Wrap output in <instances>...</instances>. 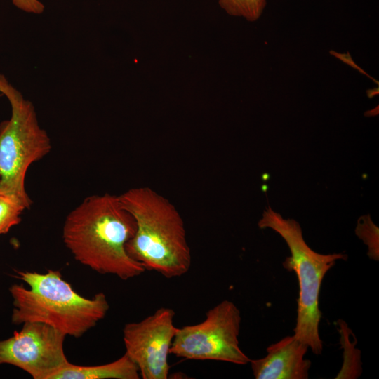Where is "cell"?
<instances>
[{
  "label": "cell",
  "mask_w": 379,
  "mask_h": 379,
  "mask_svg": "<svg viewBox=\"0 0 379 379\" xmlns=\"http://www.w3.org/2000/svg\"><path fill=\"white\" fill-rule=\"evenodd\" d=\"M119 198L136 222L135 234L126 245L128 255L145 270L166 278L186 274L192 255L184 221L175 206L148 187L129 189Z\"/></svg>",
  "instance_id": "2"
},
{
  "label": "cell",
  "mask_w": 379,
  "mask_h": 379,
  "mask_svg": "<svg viewBox=\"0 0 379 379\" xmlns=\"http://www.w3.org/2000/svg\"><path fill=\"white\" fill-rule=\"evenodd\" d=\"M258 225L277 232L288 246L291 255L286 258L283 266L295 272L299 283L294 335L314 354H321L323 341L319 330L321 319L319 303L321 283L336 261L346 260L347 255L340 253L321 254L313 251L306 244L300 224L293 219H284L270 207L264 211Z\"/></svg>",
  "instance_id": "4"
},
{
  "label": "cell",
  "mask_w": 379,
  "mask_h": 379,
  "mask_svg": "<svg viewBox=\"0 0 379 379\" xmlns=\"http://www.w3.org/2000/svg\"><path fill=\"white\" fill-rule=\"evenodd\" d=\"M140 378L135 363L125 353L118 359L102 365L79 366L69 363L51 379H138Z\"/></svg>",
  "instance_id": "10"
},
{
  "label": "cell",
  "mask_w": 379,
  "mask_h": 379,
  "mask_svg": "<svg viewBox=\"0 0 379 379\" xmlns=\"http://www.w3.org/2000/svg\"><path fill=\"white\" fill-rule=\"evenodd\" d=\"M19 279L29 287L13 284L11 320L13 324L40 322L66 336L81 337L107 314L109 305L104 293L91 298L77 293L58 270L41 274L18 271Z\"/></svg>",
  "instance_id": "3"
},
{
  "label": "cell",
  "mask_w": 379,
  "mask_h": 379,
  "mask_svg": "<svg viewBox=\"0 0 379 379\" xmlns=\"http://www.w3.org/2000/svg\"><path fill=\"white\" fill-rule=\"evenodd\" d=\"M25 208L9 197L0 194V235L19 224Z\"/></svg>",
  "instance_id": "13"
},
{
  "label": "cell",
  "mask_w": 379,
  "mask_h": 379,
  "mask_svg": "<svg viewBox=\"0 0 379 379\" xmlns=\"http://www.w3.org/2000/svg\"><path fill=\"white\" fill-rule=\"evenodd\" d=\"M18 8L34 14H41L44 11V6L39 0H11Z\"/></svg>",
  "instance_id": "15"
},
{
  "label": "cell",
  "mask_w": 379,
  "mask_h": 379,
  "mask_svg": "<svg viewBox=\"0 0 379 379\" xmlns=\"http://www.w3.org/2000/svg\"><path fill=\"white\" fill-rule=\"evenodd\" d=\"M359 220L356 229L357 236L368 246V255L374 260H378V228L365 216Z\"/></svg>",
  "instance_id": "14"
},
{
  "label": "cell",
  "mask_w": 379,
  "mask_h": 379,
  "mask_svg": "<svg viewBox=\"0 0 379 379\" xmlns=\"http://www.w3.org/2000/svg\"><path fill=\"white\" fill-rule=\"evenodd\" d=\"M135 231V220L119 196L105 193L86 197L67 215L62 239L81 264L127 280L145 271L126 249Z\"/></svg>",
  "instance_id": "1"
},
{
  "label": "cell",
  "mask_w": 379,
  "mask_h": 379,
  "mask_svg": "<svg viewBox=\"0 0 379 379\" xmlns=\"http://www.w3.org/2000/svg\"><path fill=\"white\" fill-rule=\"evenodd\" d=\"M219 4L229 15L255 21L261 15L266 0H219Z\"/></svg>",
  "instance_id": "12"
},
{
  "label": "cell",
  "mask_w": 379,
  "mask_h": 379,
  "mask_svg": "<svg viewBox=\"0 0 379 379\" xmlns=\"http://www.w3.org/2000/svg\"><path fill=\"white\" fill-rule=\"evenodd\" d=\"M175 312L160 307L138 322L126 324L123 329L126 354L137 366L143 379H166L168 355L177 328Z\"/></svg>",
  "instance_id": "8"
},
{
  "label": "cell",
  "mask_w": 379,
  "mask_h": 379,
  "mask_svg": "<svg viewBox=\"0 0 379 379\" xmlns=\"http://www.w3.org/2000/svg\"><path fill=\"white\" fill-rule=\"evenodd\" d=\"M309 347L295 336H286L267 347L261 359H250L256 379H307L312 365L305 359Z\"/></svg>",
  "instance_id": "9"
},
{
  "label": "cell",
  "mask_w": 379,
  "mask_h": 379,
  "mask_svg": "<svg viewBox=\"0 0 379 379\" xmlns=\"http://www.w3.org/2000/svg\"><path fill=\"white\" fill-rule=\"evenodd\" d=\"M241 312L225 300L211 308L199 324L177 328L170 354L190 360H213L246 365L250 358L239 347Z\"/></svg>",
  "instance_id": "6"
},
{
  "label": "cell",
  "mask_w": 379,
  "mask_h": 379,
  "mask_svg": "<svg viewBox=\"0 0 379 379\" xmlns=\"http://www.w3.org/2000/svg\"><path fill=\"white\" fill-rule=\"evenodd\" d=\"M340 334V344L343 347V364L335 378H357L362 371L360 351L355 348L356 341L350 342L349 333L351 330L347 324L338 321Z\"/></svg>",
  "instance_id": "11"
},
{
  "label": "cell",
  "mask_w": 379,
  "mask_h": 379,
  "mask_svg": "<svg viewBox=\"0 0 379 379\" xmlns=\"http://www.w3.org/2000/svg\"><path fill=\"white\" fill-rule=\"evenodd\" d=\"M0 93L11 107L10 119L0 123V194L27 209L32 205L25 189L27 170L49 153L51 140L39 124L33 104L2 74Z\"/></svg>",
  "instance_id": "5"
},
{
  "label": "cell",
  "mask_w": 379,
  "mask_h": 379,
  "mask_svg": "<svg viewBox=\"0 0 379 379\" xmlns=\"http://www.w3.org/2000/svg\"><path fill=\"white\" fill-rule=\"evenodd\" d=\"M66 335L40 322H25L20 331L0 340V364H11L34 379H51L68 361L64 352Z\"/></svg>",
  "instance_id": "7"
}]
</instances>
